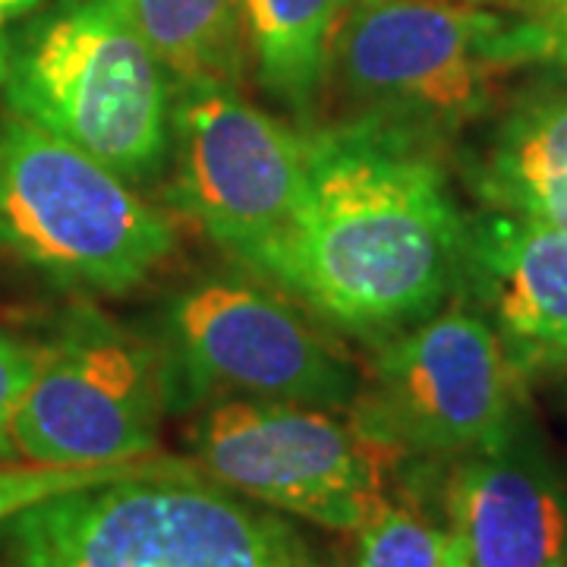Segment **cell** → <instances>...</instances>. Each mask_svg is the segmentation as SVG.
Returning <instances> with one entry per match:
<instances>
[{
	"label": "cell",
	"mask_w": 567,
	"mask_h": 567,
	"mask_svg": "<svg viewBox=\"0 0 567 567\" xmlns=\"http://www.w3.org/2000/svg\"><path fill=\"white\" fill-rule=\"evenodd\" d=\"M466 218L423 142L353 121L312 133L303 199L246 268L353 334H394L461 287Z\"/></svg>",
	"instance_id": "obj_1"
},
{
	"label": "cell",
	"mask_w": 567,
	"mask_h": 567,
	"mask_svg": "<svg viewBox=\"0 0 567 567\" xmlns=\"http://www.w3.org/2000/svg\"><path fill=\"white\" fill-rule=\"evenodd\" d=\"M0 567H334L278 511L148 473L73 488L0 527Z\"/></svg>",
	"instance_id": "obj_2"
},
{
	"label": "cell",
	"mask_w": 567,
	"mask_h": 567,
	"mask_svg": "<svg viewBox=\"0 0 567 567\" xmlns=\"http://www.w3.org/2000/svg\"><path fill=\"white\" fill-rule=\"evenodd\" d=\"M174 92L117 0H58L7 32L3 107L123 181H152L171 162Z\"/></svg>",
	"instance_id": "obj_3"
},
{
	"label": "cell",
	"mask_w": 567,
	"mask_h": 567,
	"mask_svg": "<svg viewBox=\"0 0 567 567\" xmlns=\"http://www.w3.org/2000/svg\"><path fill=\"white\" fill-rule=\"evenodd\" d=\"M0 246L61 287L114 297L177 249V227L107 164L3 111Z\"/></svg>",
	"instance_id": "obj_4"
},
{
	"label": "cell",
	"mask_w": 567,
	"mask_h": 567,
	"mask_svg": "<svg viewBox=\"0 0 567 567\" xmlns=\"http://www.w3.org/2000/svg\"><path fill=\"white\" fill-rule=\"evenodd\" d=\"M517 416V365L466 306L394 331L350 404V423L394 461H454L498 442Z\"/></svg>",
	"instance_id": "obj_5"
},
{
	"label": "cell",
	"mask_w": 567,
	"mask_h": 567,
	"mask_svg": "<svg viewBox=\"0 0 567 567\" xmlns=\"http://www.w3.org/2000/svg\"><path fill=\"white\" fill-rule=\"evenodd\" d=\"M502 29V17L457 0L365 3L338 25L331 73L357 121L425 142L486 111Z\"/></svg>",
	"instance_id": "obj_6"
},
{
	"label": "cell",
	"mask_w": 567,
	"mask_h": 567,
	"mask_svg": "<svg viewBox=\"0 0 567 567\" xmlns=\"http://www.w3.org/2000/svg\"><path fill=\"white\" fill-rule=\"evenodd\" d=\"M196 464L246 498L334 533H357L388 498V451L322 406L234 398L193 429Z\"/></svg>",
	"instance_id": "obj_7"
},
{
	"label": "cell",
	"mask_w": 567,
	"mask_h": 567,
	"mask_svg": "<svg viewBox=\"0 0 567 567\" xmlns=\"http://www.w3.org/2000/svg\"><path fill=\"white\" fill-rule=\"evenodd\" d=\"M171 404L240 394L341 410L357 401L363 375L347 353L278 293L208 278L167 309Z\"/></svg>",
	"instance_id": "obj_8"
},
{
	"label": "cell",
	"mask_w": 567,
	"mask_h": 567,
	"mask_svg": "<svg viewBox=\"0 0 567 567\" xmlns=\"http://www.w3.org/2000/svg\"><path fill=\"white\" fill-rule=\"evenodd\" d=\"M171 158V199L246 262L303 199L312 133L246 102L234 82L177 80Z\"/></svg>",
	"instance_id": "obj_9"
},
{
	"label": "cell",
	"mask_w": 567,
	"mask_h": 567,
	"mask_svg": "<svg viewBox=\"0 0 567 567\" xmlns=\"http://www.w3.org/2000/svg\"><path fill=\"white\" fill-rule=\"evenodd\" d=\"M167 406L171 369L162 353L140 334L85 316L41 347L13 445L41 466L136 461L155 454Z\"/></svg>",
	"instance_id": "obj_10"
},
{
	"label": "cell",
	"mask_w": 567,
	"mask_h": 567,
	"mask_svg": "<svg viewBox=\"0 0 567 567\" xmlns=\"http://www.w3.org/2000/svg\"><path fill=\"white\" fill-rule=\"evenodd\" d=\"M447 533L464 567H561L567 561V466L520 413L498 442L454 457Z\"/></svg>",
	"instance_id": "obj_11"
},
{
	"label": "cell",
	"mask_w": 567,
	"mask_h": 567,
	"mask_svg": "<svg viewBox=\"0 0 567 567\" xmlns=\"http://www.w3.org/2000/svg\"><path fill=\"white\" fill-rule=\"evenodd\" d=\"M464 284L507 344L567 353V230L488 208L466 221Z\"/></svg>",
	"instance_id": "obj_12"
},
{
	"label": "cell",
	"mask_w": 567,
	"mask_h": 567,
	"mask_svg": "<svg viewBox=\"0 0 567 567\" xmlns=\"http://www.w3.org/2000/svg\"><path fill=\"white\" fill-rule=\"evenodd\" d=\"M473 189L495 212L567 230V92H539L507 114Z\"/></svg>",
	"instance_id": "obj_13"
},
{
	"label": "cell",
	"mask_w": 567,
	"mask_h": 567,
	"mask_svg": "<svg viewBox=\"0 0 567 567\" xmlns=\"http://www.w3.org/2000/svg\"><path fill=\"white\" fill-rule=\"evenodd\" d=\"M341 0H244L256 80L290 114L309 117L331 76Z\"/></svg>",
	"instance_id": "obj_14"
},
{
	"label": "cell",
	"mask_w": 567,
	"mask_h": 567,
	"mask_svg": "<svg viewBox=\"0 0 567 567\" xmlns=\"http://www.w3.org/2000/svg\"><path fill=\"white\" fill-rule=\"evenodd\" d=\"M174 80L234 82L244 73V0H117Z\"/></svg>",
	"instance_id": "obj_15"
},
{
	"label": "cell",
	"mask_w": 567,
	"mask_h": 567,
	"mask_svg": "<svg viewBox=\"0 0 567 567\" xmlns=\"http://www.w3.org/2000/svg\"><path fill=\"white\" fill-rule=\"evenodd\" d=\"M451 558L454 543L447 527L388 495L357 529L350 567H447Z\"/></svg>",
	"instance_id": "obj_16"
},
{
	"label": "cell",
	"mask_w": 567,
	"mask_h": 567,
	"mask_svg": "<svg viewBox=\"0 0 567 567\" xmlns=\"http://www.w3.org/2000/svg\"><path fill=\"white\" fill-rule=\"evenodd\" d=\"M148 473H203V466L196 461L162 457V454L102 466H41L0 461V527L20 511L39 505L51 495L99 486L111 480H126V476H148Z\"/></svg>",
	"instance_id": "obj_17"
},
{
	"label": "cell",
	"mask_w": 567,
	"mask_h": 567,
	"mask_svg": "<svg viewBox=\"0 0 567 567\" xmlns=\"http://www.w3.org/2000/svg\"><path fill=\"white\" fill-rule=\"evenodd\" d=\"M495 58L507 66L548 63L567 70V0H527V17L505 20Z\"/></svg>",
	"instance_id": "obj_18"
},
{
	"label": "cell",
	"mask_w": 567,
	"mask_h": 567,
	"mask_svg": "<svg viewBox=\"0 0 567 567\" xmlns=\"http://www.w3.org/2000/svg\"><path fill=\"white\" fill-rule=\"evenodd\" d=\"M39 357L41 347L25 344L20 338L0 331V461L20 457L13 445V420L39 372Z\"/></svg>",
	"instance_id": "obj_19"
},
{
	"label": "cell",
	"mask_w": 567,
	"mask_h": 567,
	"mask_svg": "<svg viewBox=\"0 0 567 567\" xmlns=\"http://www.w3.org/2000/svg\"><path fill=\"white\" fill-rule=\"evenodd\" d=\"M39 7H44V0H0V20H3V25H10V22L35 13Z\"/></svg>",
	"instance_id": "obj_20"
},
{
	"label": "cell",
	"mask_w": 567,
	"mask_h": 567,
	"mask_svg": "<svg viewBox=\"0 0 567 567\" xmlns=\"http://www.w3.org/2000/svg\"><path fill=\"white\" fill-rule=\"evenodd\" d=\"M365 3H379V0H341V10H353V7H365Z\"/></svg>",
	"instance_id": "obj_21"
},
{
	"label": "cell",
	"mask_w": 567,
	"mask_h": 567,
	"mask_svg": "<svg viewBox=\"0 0 567 567\" xmlns=\"http://www.w3.org/2000/svg\"><path fill=\"white\" fill-rule=\"evenodd\" d=\"M3 51H7V25L0 20V66H3Z\"/></svg>",
	"instance_id": "obj_22"
},
{
	"label": "cell",
	"mask_w": 567,
	"mask_h": 567,
	"mask_svg": "<svg viewBox=\"0 0 567 567\" xmlns=\"http://www.w3.org/2000/svg\"><path fill=\"white\" fill-rule=\"evenodd\" d=\"M447 567H464V565H461V561H457V558H451V565H447Z\"/></svg>",
	"instance_id": "obj_23"
},
{
	"label": "cell",
	"mask_w": 567,
	"mask_h": 567,
	"mask_svg": "<svg viewBox=\"0 0 567 567\" xmlns=\"http://www.w3.org/2000/svg\"><path fill=\"white\" fill-rule=\"evenodd\" d=\"M565 410H567V401H565Z\"/></svg>",
	"instance_id": "obj_24"
},
{
	"label": "cell",
	"mask_w": 567,
	"mask_h": 567,
	"mask_svg": "<svg viewBox=\"0 0 567 567\" xmlns=\"http://www.w3.org/2000/svg\"><path fill=\"white\" fill-rule=\"evenodd\" d=\"M561 567H567V561H565V565H561Z\"/></svg>",
	"instance_id": "obj_25"
}]
</instances>
